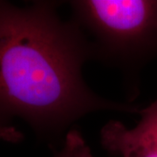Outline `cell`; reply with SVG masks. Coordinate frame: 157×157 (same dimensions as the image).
Returning a JSON list of instances; mask_svg holds the SVG:
<instances>
[{
	"instance_id": "6da1fadb",
	"label": "cell",
	"mask_w": 157,
	"mask_h": 157,
	"mask_svg": "<svg viewBox=\"0 0 157 157\" xmlns=\"http://www.w3.org/2000/svg\"><path fill=\"white\" fill-rule=\"evenodd\" d=\"M59 2L17 8L0 1V124L17 116L40 135L59 138L90 113H139L130 103L107 100L86 84L93 58L78 26L58 14Z\"/></svg>"
},
{
	"instance_id": "7a4b0ae2",
	"label": "cell",
	"mask_w": 157,
	"mask_h": 157,
	"mask_svg": "<svg viewBox=\"0 0 157 157\" xmlns=\"http://www.w3.org/2000/svg\"><path fill=\"white\" fill-rule=\"evenodd\" d=\"M73 21L93 58L133 73L157 56V0H75Z\"/></svg>"
},
{
	"instance_id": "3957f363",
	"label": "cell",
	"mask_w": 157,
	"mask_h": 157,
	"mask_svg": "<svg viewBox=\"0 0 157 157\" xmlns=\"http://www.w3.org/2000/svg\"><path fill=\"white\" fill-rule=\"evenodd\" d=\"M134 128L109 121L100 132L102 147L114 157H157V98L140 109Z\"/></svg>"
},
{
	"instance_id": "277c9868",
	"label": "cell",
	"mask_w": 157,
	"mask_h": 157,
	"mask_svg": "<svg viewBox=\"0 0 157 157\" xmlns=\"http://www.w3.org/2000/svg\"><path fill=\"white\" fill-rule=\"evenodd\" d=\"M22 133L16 128L6 124H0V140L16 143L22 140Z\"/></svg>"
}]
</instances>
